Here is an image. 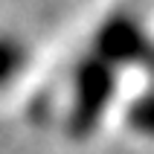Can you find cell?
I'll return each instance as SVG.
<instances>
[{
    "label": "cell",
    "mask_w": 154,
    "mask_h": 154,
    "mask_svg": "<svg viewBox=\"0 0 154 154\" xmlns=\"http://www.w3.org/2000/svg\"><path fill=\"white\" fill-rule=\"evenodd\" d=\"M116 96V70L99 55H85L73 73V99L67 111V134L73 140L93 137Z\"/></svg>",
    "instance_id": "cell-1"
},
{
    "label": "cell",
    "mask_w": 154,
    "mask_h": 154,
    "mask_svg": "<svg viewBox=\"0 0 154 154\" xmlns=\"http://www.w3.org/2000/svg\"><path fill=\"white\" fill-rule=\"evenodd\" d=\"M125 122H128L131 131H137V134H143V137L154 140V87L146 90V93H140L137 99L128 105Z\"/></svg>",
    "instance_id": "cell-4"
},
{
    "label": "cell",
    "mask_w": 154,
    "mask_h": 154,
    "mask_svg": "<svg viewBox=\"0 0 154 154\" xmlns=\"http://www.w3.org/2000/svg\"><path fill=\"white\" fill-rule=\"evenodd\" d=\"M26 61H29L26 44L15 35H0V90L23 73Z\"/></svg>",
    "instance_id": "cell-3"
},
{
    "label": "cell",
    "mask_w": 154,
    "mask_h": 154,
    "mask_svg": "<svg viewBox=\"0 0 154 154\" xmlns=\"http://www.w3.org/2000/svg\"><path fill=\"white\" fill-rule=\"evenodd\" d=\"M93 55L116 67H140L154 79V41L134 15L116 12L105 17L93 35Z\"/></svg>",
    "instance_id": "cell-2"
}]
</instances>
